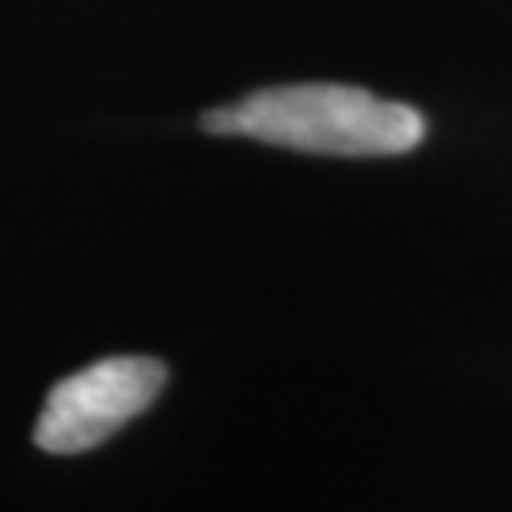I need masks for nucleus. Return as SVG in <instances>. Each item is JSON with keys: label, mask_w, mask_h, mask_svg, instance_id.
<instances>
[{"label": "nucleus", "mask_w": 512, "mask_h": 512, "mask_svg": "<svg viewBox=\"0 0 512 512\" xmlns=\"http://www.w3.org/2000/svg\"><path fill=\"white\" fill-rule=\"evenodd\" d=\"M202 126L217 137H251L319 156H403L425 137V118L414 107L349 84L266 88L213 107Z\"/></svg>", "instance_id": "nucleus-1"}, {"label": "nucleus", "mask_w": 512, "mask_h": 512, "mask_svg": "<svg viewBox=\"0 0 512 512\" xmlns=\"http://www.w3.org/2000/svg\"><path fill=\"white\" fill-rule=\"evenodd\" d=\"M167 368L156 357H107L65 376L50 391L35 425V444L54 456L99 448L164 391Z\"/></svg>", "instance_id": "nucleus-2"}]
</instances>
